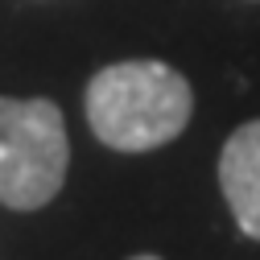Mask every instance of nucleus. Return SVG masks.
<instances>
[{
	"label": "nucleus",
	"mask_w": 260,
	"mask_h": 260,
	"mask_svg": "<svg viewBox=\"0 0 260 260\" xmlns=\"http://www.w3.org/2000/svg\"><path fill=\"white\" fill-rule=\"evenodd\" d=\"M194 112L186 75L166 62H112L87 83V124L116 153H149L182 137Z\"/></svg>",
	"instance_id": "f257e3e1"
},
{
	"label": "nucleus",
	"mask_w": 260,
	"mask_h": 260,
	"mask_svg": "<svg viewBox=\"0 0 260 260\" xmlns=\"http://www.w3.org/2000/svg\"><path fill=\"white\" fill-rule=\"evenodd\" d=\"M71 141L54 100L0 95V203L9 211L46 207L67 182Z\"/></svg>",
	"instance_id": "f03ea898"
},
{
	"label": "nucleus",
	"mask_w": 260,
	"mask_h": 260,
	"mask_svg": "<svg viewBox=\"0 0 260 260\" xmlns=\"http://www.w3.org/2000/svg\"><path fill=\"white\" fill-rule=\"evenodd\" d=\"M219 190L232 207L236 227L260 240V120L240 124L219 153Z\"/></svg>",
	"instance_id": "7ed1b4c3"
},
{
	"label": "nucleus",
	"mask_w": 260,
	"mask_h": 260,
	"mask_svg": "<svg viewBox=\"0 0 260 260\" xmlns=\"http://www.w3.org/2000/svg\"><path fill=\"white\" fill-rule=\"evenodd\" d=\"M133 260H161V256H153V252H145V256H133Z\"/></svg>",
	"instance_id": "20e7f679"
}]
</instances>
